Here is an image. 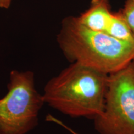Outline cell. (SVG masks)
<instances>
[{"label": "cell", "mask_w": 134, "mask_h": 134, "mask_svg": "<svg viewBox=\"0 0 134 134\" xmlns=\"http://www.w3.org/2000/svg\"><path fill=\"white\" fill-rule=\"evenodd\" d=\"M46 121L53 122V123H55V124H57L59 125L60 126L62 127L63 128H64L66 130H68V131H69L71 134H79L78 133H77L76 132H75L74 130L72 129L71 128H70V127L67 126L66 125H65L63 122L61 121V120L58 119L57 118H56V117L53 116V115L51 114H48L47 115Z\"/></svg>", "instance_id": "7"}, {"label": "cell", "mask_w": 134, "mask_h": 134, "mask_svg": "<svg viewBox=\"0 0 134 134\" xmlns=\"http://www.w3.org/2000/svg\"><path fill=\"white\" fill-rule=\"evenodd\" d=\"M93 120L100 134H134V60L109 75L104 107Z\"/></svg>", "instance_id": "4"}, {"label": "cell", "mask_w": 134, "mask_h": 134, "mask_svg": "<svg viewBox=\"0 0 134 134\" xmlns=\"http://www.w3.org/2000/svg\"><path fill=\"white\" fill-rule=\"evenodd\" d=\"M8 91L0 99V134H27L37 126L44 104L32 71L10 72Z\"/></svg>", "instance_id": "3"}, {"label": "cell", "mask_w": 134, "mask_h": 134, "mask_svg": "<svg viewBox=\"0 0 134 134\" xmlns=\"http://www.w3.org/2000/svg\"><path fill=\"white\" fill-rule=\"evenodd\" d=\"M57 41L71 63H81L108 75L134 60V42L89 29L78 17L68 16L63 20Z\"/></svg>", "instance_id": "2"}, {"label": "cell", "mask_w": 134, "mask_h": 134, "mask_svg": "<svg viewBox=\"0 0 134 134\" xmlns=\"http://www.w3.org/2000/svg\"><path fill=\"white\" fill-rule=\"evenodd\" d=\"M109 75L79 63H71L48 81L44 103L71 117L94 119L103 112Z\"/></svg>", "instance_id": "1"}, {"label": "cell", "mask_w": 134, "mask_h": 134, "mask_svg": "<svg viewBox=\"0 0 134 134\" xmlns=\"http://www.w3.org/2000/svg\"><path fill=\"white\" fill-rule=\"evenodd\" d=\"M12 0H0V8L8 9L11 6Z\"/></svg>", "instance_id": "8"}, {"label": "cell", "mask_w": 134, "mask_h": 134, "mask_svg": "<svg viewBox=\"0 0 134 134\" xmlns=\"http://www.w3.org/2000/svg\"><path fill=\"white\" fill-rule=\"evenodd\" d=\"M114 15L109 0H91L88 9L77 17L89 29L106 34Z\"/></svg>", "instance_id": "5"}, {"label": "cell", "mask_w": 134, "mask_h": 134, "mask_svg": "<svg viewBox=\"0 0 134 134\" xmlns=\"http://www.w3.org/2000/svg\"><path fill=\"white\" fill-rule=\"evenodd\" d=\"M119 12L125 23L134 32V0H126L124 8Z\"/></svg>", "instance_id": "6"}]
</instances>
